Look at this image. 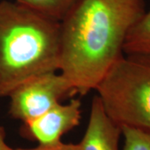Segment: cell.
<instances>
[{"label":"cell","mask_w":150,"mask_h":150,"mask_svg":"<svg viewBox=\"0 0 150 150\" xmlns=\"http://www.w3.org/2000/svg\"><path fill=\"white\" fill-rule=\"evenodd\" d=\"M121 136V127L108 115L98 96H94L79 150H119Z\"/></svg>","instance_id":"cell-6"},{"label":"cell","mask_w":150,"mask_h":150,"mask_svg":"<svg viewBox=\"0 0 150 150\" xmlns=\"http://www.w3.org/2000/svg\"><path fill=\"white\" fill-rule=\"evenodd\" d=\"M123 137V150H150V132L122 126Z\"/></svg>","instance_id":"cell-9"},{"label":"cell","mask_w":150,"mask_h":150,"mask_svg":"<svg viewBox=\"0 0 150 150\" xmlns=\"http://www.w3.org/2000/svg\"><path fill=\"white\" fill-rule=\"evenodd\" d=\"M9 146L6 143V133L4 126L0 123V150H8Z\"/></svg>","instance_id":"cell-11"},{"label":"cell","mask_w":150,"mask_h":150,"mask_svg":"<svg viewBox=\"0 0 150 150\" xmlns=\"http://www.w3.org/2000/svg\"><path fill=\"white\" fill-rule=\"evenodd\" d=\"M60 22L0 1V98L38 75L59 70Z\"/></svg>","instance_id":"cell-2"},{"label":"cell","mask_w":150,"mask_h":150,"mask_svg":"<svg viewBox=\"0 0 150 150\" xmlns=\"http://www.w3.org/2000/svg\"><path fill=\"white\" fill-rule=\"evenodd\" d=\"M95 90L105 112L118 126L150 132V64L123 55Z\"/></svg>","instance_id":"cell-3"},{"label":"cell","mask_w":150,"mask_h":150,"mask_svg":"<svg viewBox=\"0 0 150 150\" xmlns=\"http://www.w3.org/2000/svg\"><path fill=\"white\" fill-rule=\"evenodd\" d=\"M81 119V101L73 98L67 104L59 103L37 118L23 123L21 134L38 145L51 146L62 142V137L77 127Z\"/></svg>","instance_id":"cell-5"},{"label":"cell","mask_w":150,"mask_h":150,"mask_svg":"<svg viewBox=\"0 0 150 150\" xmlns=\"http://www.w3.org/2000/svg\"><path fill=\"white\" fill-rule=\"evenodd\" d=\"M8 150H79V144H65L61 142L59 144L51 146L38 145L33 149H13L9 146Z\"/></svg>","instance_id":"cell-10"},{"label":"cell","mask_w":150,"mask_h":150,"mask_svg":"<svg viewBox=\"0 0 150 150\" xmlns=\"http://www.w3.org/2000/svg\"><path fill=\"white\" fill-rule=\"evenodd\" d=\"M45 17L61 22L80 0H15Z\"/></svg>","instance_id":"cell-8"},{"label":"cell","mask_w":150,"mask_h":150,"mask_svg":"<svg viewBox=\"0 0 150 150\" xmlns=\"http://www.w3.org/2000/svg\"><path fill=\"white\" fill-rule=\"evenodd\" d=\"M145 11V0H80L60 22L59 70L75 95L95 90Z\"/></svg>","instance_id":"cell-1"},{"label":"cell","mask_w":150,"mask_h":150,"mask_svg":"<svg viewBox=\"0 0 150 150\" xmlns=\"http://www.w3.org/2000/svg\"><path fill=\"white\" fill-rule=\"evenodd\" d=\"M75 96L74 89L61 73L50 72L28 79L8 95V114L21 122L37 118L67 97Z\"/></svg>","instance_id":"cell-4"},{"label":"cell","mask_w":150,"mask_h":150,"mask_svg":"<svg viewBox=\"0 0 150 150\" xmlns=\"http://www.w3.org/2000/svg\"><path fill=\"white\" fill-rule=\"evenodd\" d=\"M124 56L150 64V9L129 30L123 43Z\"/></svg>","instance_id":"cell-7"}]
</instances>
